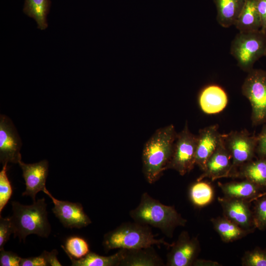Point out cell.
I'll use <instances>...</instances> for the list:
<instances>
[{
    "label": "cell",
    "instance_id": "cell-8",
    "mask_svg": "<svg viewBox=\"0 0 266 266\" xmlns=\"http://www.w3.org/2000/svg\"><path fill=\"white\" fill-rule=\"evenodd\" d=\"M197 136L189 130L186 122L183 129L177 134L171 158L166 167L183 176L190 172L196 165Z\"/></svg>",
    "mask_w": 266,
    "mask_h": 266
},
{
    "label": "cell",
    "instance_id": "cell-17",
    "mask_svg": "<svg viewBox=\"0 0 266 266\" xmlns=\"http://www.w3.org/2000/svg\"><path fill=\"white\" fill-rule=\"evenodd\" d=\"M218 184L225 197L249 201H254L263 196L266 192L261 187L247 179L226 183L218 182Z\"/></svg>",
    "mask_w": 266,
    "mask_h": 266
},
{
    "label": "cell",
    "instance_id": "cell-29",
    "mask_svg": "<svg viewBox=\"0 0 266 266\" xmlns=\"http://www.w3.org/2000/svg\"><path fill=\"white\" fill-rule=\"evenodd\" d=\"M243 266H266V250L255 248L246 251L241 258Z\"/></svg>",
    "mask_w": 266,
    "mask_h": 266
},
{
    "label": "cell",
    "instance_id": "cell-30",
    "mask_svg": "<svg viewBox=\"0 0 266 266\" xmlns=\"http://www.w3.org/2000/svg\"><path fill=\"white\" fill-rule=\"evenodd\" d=\"M11 233H13V227L11 217H0V250L8 241Z\"/></svg>",
    "mask_w": 266,
    "mask_h": 266
},
{
    "label": "cell",
    "instance_id": "cell-4",
    "mask_svg": "<svg viewBox=\"0 0 266 266\" xmlns=\"http://www.w3.org/2000/svg\"><path fill=\"white\" fill-rule=\"evenodd\" d=\"M172 244V243H171ZM164 239H157L150 227L134 222L124 223L103 236L102 245L107 252L115 249H136L163 245L171 246Z\"/></svg>",
    "mask_w": 266,
    "mask_h": 266
},
{
    "label": "cell",
    "instance_id": "cell-32",
    "mask_svg": "<svg viewBox=\"0 0 266 266\" xmlns=\"http://www.w3.org/2000/svg\"><path fill=\"white\" fill-rule=\"evenodd\" d=\"M257 138L256 153L259 157H266V124L264 125Z\"/></svg>",
    "mask_w": 266,
    "mask_h": 266
},
{
    "label": "cell",
    "instance_id": "cell-19",
    "mask_svg": "<svg viewBox=\"0 0 266 266\" xmlns=\"http://www.w3.org/2000/svg\"><path fill=\"white\" fill-rule=\"evenodd\" d=\"M217 10L216 20L222 27L234 26L246 0H213Z\"/></svg>",
    "mask_w": 266,
    "mask_h": 266
},
{
    "label": "cell",
    "instance_id": "cell-31",
    "mask_svg": "<svg viewBox=\"0 0 266 266\" xmlns=\"http://www.w3.org/2000/svg\"><path fill=\"white\" fill-rule=\"evenodd\" d=\"M21 258L11 251H6L2 249L0 252V266H20Z\"/></svg>",
    "mask_w": 266,
    "mask_h": 266
},
{
    "label": "cell",
    "instance_id": "cell-33",
    "mask_svg": "<svg viewBox=\"0 0 266 266\" xmlns=\"http://www.w3.org/2000/svg\"><path fill=\"white\" fill-rule=\"evenodd\" d=\"M48 264L41 254L39 256L22 258L20 262V266H47Z\"/></svg>",
    "mask_w": 266,
    "mask_h": 266
},
{
    "label": "cell",
    "instance_id": "cell-23",
    "mask_svg": "<svg viewBox=\"0 0 266 266\" xmlns=\"http://www.w3.org/2000/svg\"><path fill=\"white\" fill-rule=\"evenodd\" d=\"M73 266H120L123 258L122 249L113 255L104 256L90 252L85 256L80 259H75L67 254Z\"/></svg>",
    "mask_w": 266,
    "mask_h": 266
},
{
    "label": "cell",
    "instance_id": "cell-35",
    "mask_svg": "<svg viewBox=\"0 0 266 266\" xmlns=\"http://www.w3.org/2000/svg\"><path fill=\"white\" fill-rule=\"evenodd\" d=\"M58 253V251L56 249H54L50 252L45 250L41 253V255L46 260L48 266H61L62 265L57 258Z\"/></svg>",
    "mask_w": 266,
    "mask_h": 266
},
{
    "label": "cell",
    "instance_id": "cell-3",
    "mask_svg": "<svg viewBox=\"0 0 266 266\" xmlns=\"http://www.w3.org/2000/svg\"><path fill=\"white\" fill-rule=\"evenodd\" d=\"M13 214L10 217L15 237L24 241L29 234H35L47 237L51 226L47 218V204L44 198L38 200L30 205L12 201Z\"/></svg>",
    "mask_w": 266,
    "mask_h": 266
},
{
    "label": "cell",
    "instance_id": "cell-20",
    "mask_svg": "<svg viewBox=\"0 0 266 266\" xmlns=\"http://www.w3.org/2000/svg\"><path fill=\"white\" fill-rule=\"evenodd\" d=\"M250 181L265 190L266 193V157H259L241 166L234 177ZM263 195V196H264Z\"/></svg>",
    "mask_w": 266,
    "mask_h": 266
},
{
    "label": "cell",
    "instance_id": "cell-34",
    "mask_svg": "<svg viewBox=\"0 0 266 266\" xmlns=\"http://www.w3.org/2000/svg\"><path fill=\"white\" fill-rule=\"evenodd\" d=\"M256 3L261 21V30L266 33V0H256Z\"/></svg>",
    "mask_w": 266,
    "mask_h": 266
},
{
    "label": "cell",
    "instance_id": "cell-21",
    "mask_svg": "<svg viewBox=\"0 0 266 266\" xmlns=\"http://www.w3.org/2000/svg\"><path fill=\"white\" fill-rule=\"evenodd\" d=\"M210 221L214 230L224 242L237 240L252 233L241 228L224 216L212 218Z\"/></svg>",
    "mask_w": 266,
    "mask_h": 266
},
{
    "label": "cell",
    "instance_id": "cell-38",
    "mask_svg": "<svg viewBox=\"0 0 266 266\" xmlns=\"http://www.w3.org/2000/svg\"><path fill=\"white\" fill-rule=\"evenodd\" d=\"M265 195H266V193Z\"/></svg>",
    "mask_w": 266,
    "mask_h": 266
},
{
    "label": "cell",
    "instance_id": "cell-13",
    "mask_svg": "<svg viewBox=\"0 0 266 266\" xmlns=\"http://www.w3.org/2000/svg\"><path fill=\"white\" fill-rule=\"evenodd\" d=\"M18 164L22 170V175L26 184V190L22 195L30 196L34 202L37 193L44 192L46 189L48 162L44 160L38 163L28 164L20 161Z\"/></svg>",
    "mask_w": 266,
    "mask_h": 266
},
{
    "label": "cell",
    "instance_id": "cell-18",
    "mask_svg": "<svg viewBox=\"0 0 266 266\" xmlns=\"http://www.w3.org/2000/svg\"><path fill=\"white\" fill-rule=\"evenodd\" d=\"M122 249L123 258L120 266H161L164 263L152 247Z\"/></svg>",
    "mask_w": 266,
    "mask_h": 266
},
{
    "label": "cell",
    "instance_id": "cell-14",
    "mask_svg": "<svg viewBox=\"0 0 266 266\" xmlns=\"http://www.w3.org/2000/svg\"><path fill=\"white\" fill-rule=\"evenodd\" d=\"M232 167V159L222 137L213 153L207 160L202 173L197 181L208 178L214 181L219 178L229 177Z\"/></svg>",
    "mask_w": 266,
    "mask_h": 266
},
{
    "label": "cell",
    "instance_id": "cell-16",
    "mask_svg": "<svg viewBox=\"0 0 266 266\" xmlns=\"http://www.w3.org/2000/svg\"><path fill=\"white\" fill-rule=\"evenodd\" d=\"M198 102L201 110L207 114H217L223 111L228 103L226 91L217 85H209L200 92Z\"/></svg>",
    "mask_w": 266,
    "mask_h": 266
},
{
    "label": "cell",
    "instance_id": "cell-7",
    "mask_svg": "<svg viewBox=\"0 0 266 266\" xmlns=\"http://www.w3.org/2000/svg\"><path fill=\"white\" fill-rule=\"evenodd\" d=\"M222 137L232 159L229 177H233L241 166L252 160L255 157L257 136L243 130L222 134Z\"/></svg>",
    "mask_w": 266,
    "mask_h": 266
},
{
    "label": "cell",
    "instance_id": "cell-24",
    "mask_svg": "<svg viewBox=\"0 0 266 266\" xmlns=\"http://www.w3.org/2000/svg\"><path fill=\"white\" fill-rule=\"evenodd\" d=\"M50 0H25L24 13L36 21L37 28L44 30L48 27L47 15L50 11Z\"/></svg>",
    "mask_w": 266,
    "mask_h": 266
},
{
    "label": "cell",
    "instance_id": "cell-25",
    "mask_svg": "<svg viewBox=\"0 0 266 266\" xmlns=\"http://www.w3.org/2000/svg\"><path fill=\"white\" fill-rule=\"evenodd\" d=\"M214 190L211 185L202 180L193 183L189 191L191 201L198 207H202L210 204L214 199Z\"/></svg>",
    "mask_w": 266,
    "mask_h": 266
},
{
    "label": "cell",
    "instance_id": "cell-37",
    "mask_svg": "<svg viewBox=\"0 0 266 266\" xmlns=\"http://www.w3.org/2000/svg\"><path fill=\"white\" fill-rule=\"evenodd\" d=\"M265 57H266V56H265Z\"/></svg>",
    "mask_w": 266,
    "mask_h": 266
},
{
    "label": "cell",
    "instance_id": "cell-28",
    "mask_svg": "<svg viewBox=\"0 0 266 266\" xmlns=\"http://www.w3.org/2000/svg\"><path fill=\"white\" fill-rule=\"evenodd\" d=\"M7 165H3L0 172V214L12 194V188L7 175Z\"/></svg>",
    "mask_w": 266,
    "mask_h": 266
},
{
    "label": "cell",
    "instance_id": "cell-5",
    "mask_svg": "<svg viewBox=\"0 0 266 266\" xmlns=\"http://www.w3.org/2000/svg\"><path fill=\"white\" fill-rule=\"evenodd\" d=\"M231 55L238 66L249 72L254 64L266 54V33L261 30L249 32H239L232 41Z\"/></svg>",
    "mask_w": 266,
    "mask_h": 266
},
{
    "label": "cell",
    "instance_id": "cell-1",
    "mask_svg": "<svg viewBox=\"0 0 266 266\" xmlns=\"http://www.w3.org/2000/svg\"><path fill=\"white\" fill-rule=\"evenodd\" d=\"M177 133L172 124L157 130L145 143L142 154V171L153 184L161 177L173 151Z\"/></svg>",
    "mask_w": 266,
    "mask_h": 266
},
{
    "label": "cell",
    "instance_id": "cell-27",
    "mask_svg": "<svg viewBox=\"0 0 266 266\" xmlns=\"http://www.w3.org/2000/svg\"><path fill=\"white\" fill-rule=\"evenodd\" d=\"M253 210L254 226L256 229H266V195L257 199Z\"/></svg>",
    "mask_w": 266,
    "mask_h": 266
},
{
    "label": "cell",
    "instance_id": "cell-2",
    "mask_svg": "<svg viewBox=\"0 0 266 266\" xmlns=\"http://www.w3.org/2000/svg\"><path fill=\"white\" fill-rule=\"evenodd\" d=\"M129 214L134 222L157 228L170 238L176 228L185 226L187 221L174 206L163 204L147 192L141 195L139 204Z\"/></svg>",
    "mask_w": 266,
    "mask_h": 266
},
{
    "label": "cell",
    "instance_id": "cell-10",
    "mask_svg": "<svg viewBox=\"0 0 266 266\" xmlns=\"http://www.w3.org/2000/svg\"><path fill=\"white\" fill-rule=\"evenodd\" d=\"M22 142L16 129L6 116H0V161L4 165L21 161Z\"/></svg>",
    "mask_w": 266,
    "mask_h": 266
},
{
    "label": "cell",
    "instance_id": "cell-11",
    "mask_svg": "<svg viewBox=\"0 0 266 266\" xmlns=\"http://www.w3.org/2000/svg\"><path fill=\"white\" fill-rule=\"evenodd\" d=\"M43 192L51 199L54 204L52 211L65 227L81 229L92 223L81 203L57 199L47 189Z\"/></svg>",
    "mask_w": 266,
    "mask_h": 266
},
{
    "label": "cell",
    "instance_id": "cell-26",
    "mask_svg": "<svg viewBox=\"0 0 266 266\" xmlns=\"http://www.w3.org/2000/svg\"><path fill=\"white\" fill-rule=\"evenodd\" d=\"M61 247L66 254L77 259L84 257L90 252L87 241L78 236L68 237L66 240L65 246Z\"/></svg>",
    "mask_w": 266,
    "mask_h": 266
},
{
    "label": "cell",
    "instance_id": "cell-12",
    "mask_svg": "<svg viewBox=\"0 0 266 266\" xmlns=\"http://www.w3.org/2000/svg\"><path fill=\"white\" fill-rule=\"evenodd\" d=\"M218 200L222 208L224 216L245 230L253 232L256 229L250 201L226 197H218Z\"/></svg>",
    "mask_w": 266,
    "mask_h": 266
},
{
    "label": "cell",
    "instance_id": "cell-22",
    "mask_svg": "<svg viewBox=\"0 0 266 266\" xmlns=\"http://www.w3.org/2000/svg\"><path fill=\"white\" fill-rule=\"evenodd\" d=\"M234 26L239 32H254L261 29V21L256 0H246Z\"/></svg>",
    "mask_w": 266,
    "mask_h": 266
},
{
    "label": "cell",
    "instance_id": "cell-9",
    "mask_svg": "<svg viewBox=\"0 0 266 266\" xmlns=\"http://www.w3.org/2000/svg\"><path fill=\"white\" fill-rule=\"evenodd\" d=\"M167 254V266H191L197 259L200 244L197 237H191L187 231H183L176 241L171 244Z\"/></svg>",
    "mask_w": 266,
    "mask_h": 266
},
{
    "label": "cell",
    "instance_id": "cell-15",
    "mask_svg": "<svg viewBox=\"0 0 266 266\" xmlns=\"http://www.w3.org/2000/svg\"><path fill=\"white\" fill-rule=\"evenodd\" d=\"M197 136L195 162L201 170L218 147L222 138L218 125H211L199 130Z\"/></svg>",
    "mask_w": 266,
    "mask_h": 266
},
{
    "label": "cell",
    "instance_id": "cell-6",
    "mask_svg": "<svg viewBox=\"0 0 266 266\" xmlns=\"http://www.w3.org/2000/svg\"><path fill=\"white\" fill-rule=\"evenodd\" d=\"M242 93L249 101L251 121L254 126L266 122V70L252 69L248 72L241 87Z\"/></svg>",
    "mask_w": 266,
    "mask_h": 266
},
{
    "label": "cell",
    "instance_id": "cell-36",
    "mask_svg": "<svg viewBox=\"0 0 266 266\" xmlns=\"http://www.w3.org/2000/svg\"><path fill=\"white\" fill-rule=\"evenodd\" d=\"M193 266H220L221 265L217 262L211 260L197 259Z\"/></svg>",
    "mask_w": 266,
    "mask_h": 266
}]
</instances>
